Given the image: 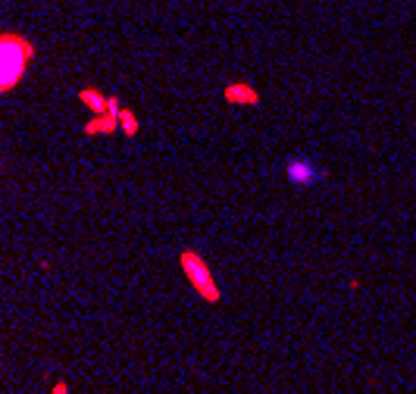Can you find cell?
Wrapping results in <instances>:
<instances>
[{"label":"cell","instance_id":"5","mask_svg":"<svg viewBox=\"0 0 416 394\" xmlns=\"http://www.w3.org/2000/svg\"><path fill=\"white\" fill-rule=\"evenodd\" d=\"M82 131L88 138H107V135H116V131H119V116H116V113H101V116H91L88 122L82 125Z\"/></svg>","mask_w":416,"mask_h":394},{"label":"cell","instance_id":"4","mask_svg":"<svg viewBox=\"0 0 416 394\" xmlns=\"http://www.w3.org/2000/svg\"><path fill=\"white\" fill-rule=\"evenodd\" d=\"M222 97L232 106H257L260 104V91L251 81H228V85L222 88Z\"/></svg>","mask_w":416,"mask_h":394},{"label":"cell","instance_id":"8","mask_svg":"<svg viewBox=\"0 0 416 394\" xmlns=\"http://www.w3.org/2000/svg\"><path fill=\"white\" fill-rule=\"evenodd\" d=\"M51 394H69V381H66V379H57V381L51 385Z\"/></svg>","mask_w":416,"mask_h":394},{"label":"cell","instance_id":"7","mask_svg":"<svg viewBox=\"0 0 416 394\" xmlns=\"http://www.w3.org/2000/svg\"><path fill=\"white\" fill-rule=\"evenodd\" d=\"M119 116V131L126 138H138V131H141V122H138V113L132 110V106H126L122 104V110L116 113Z\"/></svg>","mask_w":416,"mask_h":394},{"label":"cell","instance_id":"1","mask_svg":"<svg viewBox=\"0 0 416 394\" xmlns=\"http://www.w3.org/2000/svg\"><path fill=\"white\" fill-rule=\"evenodd\" d=\"M35 54L38 47L32 38L19 31H0V94H10L22 85Z\"/></svg>","mask_w":416,"mask_h":394},{"label":"cell","instance_id":"2","mask_svg":"<svg viewBox=\"0 0 416 394\" xmlns=\"http://www.w3.org/2000/svg\"><path fill=\"white\" fill-rule=\"evenodd\" d=\"M178 269H182V275L188 279L191 291H194L203 304H219L222 300V288L216 285L213 269H210L207 256H203L201 250L185 247L182 254H178Z\"/></svg>","mask_w":416,"mask_h":394},{"label":"cell","instance_id":"6","mask_svg":"<svg viewBox=\"0 0 416 394\" xmlns=\"http://www.w3.org/2000/svg\"><path fill=\"white\" fill-rule=\"evenodd\" d=\"M107 100H110V94H103L101 88L85 85L82 91H78V104H82L85 110L91 113V116H101V113H107Z\"/></svg>","mask_w":416,"mask_h":394},{"label":"cell","instance_id":"3","mask_svg":"<svg viewBox=\"0 0 416 394\" xmlns=\"http://www.w3.org/2000/svg\"><path fill=\"white\" fill-rule=\"evenodd\" d=\"M285 175H288V181L294 188H310V185H316V181L322 179L319 175V169L313 166V163L307 160V156H291L288 163H285Z\"/></svg>","mask_w":416,"mask_h":394}]
</instances>
